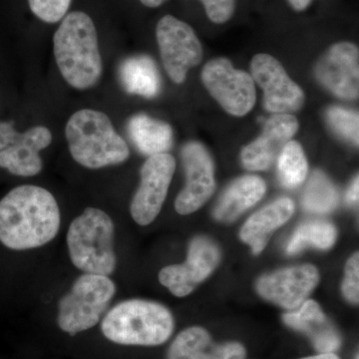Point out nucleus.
I'll return each mask as SVG.
<instances>
[{
	"label": "nucleus",
	"mask_w": 359,
	"mask_h": 359,
	"mask_svg": "<svg viewBox=\"0 0 359 359\" xmlns=\"http://www.w3.org/2000/svg\"><path fill=\"white\" fill-rule=\"evenodd\" d=\"M176 160L169 153L148 157L141 168V183L130 205L132 218L140 226L152 223L162 209L171 185Z\"/></svg>",
	"instance_id": "9"
},
{
	"label": "nucleus",
	"mask_w": 359,
	"mask_h": 359,
	"mask_svg": "<svg viewBox=\"0 0 359 359\" xmlns=\"http://www.w3.org/2000/svg\"><path fill=\"white\" fill-rule=\"evenodd\" d=\"M266 186L257 176L238 178L226 188L215 208L214 217L218 221L231 223L263 199Z\"/></svg>",
	"instance_id": "20"
},
{
	"label": "nucleus",
	"mask_w": 359,
	"mask_h": 359,
	"mask_svg": "<svg viewBox=\"0 0 359 359\" xmlns=\"http://www.w3.org/2000/svg\"><path fill=\"white\" fill-rule=\"evenodd\" d=\"M65 136L73 159L87 169H102L128 160V145L101 111L75 112L66 124Z\"/></svg>",
	"instance_id": "3"
},
{
	"label": "nucleus",
	"mask_w": 359,
	"mask_h": 359,
	"mask_svg": "<svg viewBox=\"0 0 359 359\" xmlns=\"http://www.w3.org/2000/svg\"><path fill=\"white\" fill-rule=\"evenodd\" d=\"M205 9L208 18L214 23L226 22L235 13L236 0H200Z\"/></svg>",
	"instance_id": "29"
},
{
	"label": "nucleus",
	"mask_w": 359,
	"mask_h": 359,
	"mask_svg": "<svg viewBox=\"0 0 359 359\" xmlns=\"http://www.w3.org/2000/svg\"><path fill=\"white\" fill-rule=\"evenodd\" d=\"M186 185L175 202L180 215L198 211L210 199L216 188L214 163L207 149L199 142H189L181 152Z\"/></svg>",
	"instance_id": "11"
},
{
	"label": "nucleus",
	"mask_w": 359,
	"mask_h": 359,
	"mask_svg": "<svg viewBox=\"0 0 359 359\" xmlns=\"http://www.w3.org/2000/svg\"><path fill=\"white\" fill-rule=\"evenodd\" d=\"M278 178L285 188H297L304 183L308 175L309 165L301 144L287 142L278 158Z\"/></svg>",
	"instance_id": "25"
},
{
	"label": "nucleus",
	"mask_w": 359,
	"mask_h": 359,
	"mask_svg": "<svg viewBox=\"0 0 359 359\" xmlns=\"http://www.w3.org/2000/svg\"><path fill=\"white\" fill-rule=\"evenodd\" d=\"M202 81L212 98L226 113L247 115L257 101L256 84L252 75L236 69L229 59H212L204 66Z\"/></svg>",
	"instance_id": "7"
},
{
	"label": "nucleus",
	"mask_w": 359,
	"mask_h": 359,
	"mask_svg": "<svg viewBox=\"0 0 359 359\" xmlns=\"http://www.w3.org/2000/svg\"><path fill=\"white\" fill-rule=\"evenodd\" d=\"M337 238L334 224L323 221H311L297 229L287 245V254L294 255L306 247L327 250L332 248Z\"/></svg>",
	"instance_id": "23"
},
{
	"label": "nucleus",
	"mask_w": 359,
	"mask_h": 359,
	"mask_svg": "<svg viewBox=\"0 0 359 359\" xmlns=\"http://www.w3.org/2000/svg\"><path fill=\"white\" fill-rule=\"evenodd\" d=\"M320 280L318 269L311 264L280 269L262 276L257 282L259 294L283 309L301 306Z\"/></svg>",
	"instance_id": "14"
},
{
	"label": "nucleus",
	"mask_w": 359,
	"mask_h": 359,
	"mask_svg": "<svg viewBox=\"0 0 359 359\" xmlns=\"http://www.w3.org/2000/svg\"><path fill=\"white\" fill-rule=\"evenodd\" d=\"M339 193L323 172H314L302 195V207L316 214H327L339 205Z\"/></svg>",
	"instance_id": "24"
},
{
	"label": "nucleus",
	"mask_w": 359,
	"mask_h": 359,
	"mask_svg": "<svg viewBox=\"0 0 359 359\" xmlns=\"http://www.w3.org/2000/svg\"><path fill=\"white\" fill-rule=\"evenodd\" d=\"M316 80L330 93L344 100L359 94V50L351 42L332 45L316 63Z\"/></svg>",
	"instance_id": "13"
},
{
	"label": "nucleus",
	"mask_w": 359,
	"mask_h": 359,
	"mask_svg": "<svg viewBox=\"0 0 359 359\" xmlns=\"http://www.w3.org/2000/svg\"><path fill=\"white\" fill-rule=\"evenodd\" d=\"M313 0H289L290 6L297 11H304L308 8Z\"/></svg>",
	"instance_id": "32"
},
{
	"label": "nucleus",
	"mask_w": 359,
	"mask_h": 359,
	"mask_svg": "<svg viewBox=\"0 0 359 359\" xmlns=\"http://www.w3.org/2000/svg\"><path fill=\"white\" fill-rule=\"evenodd\" d=\"M20 132L14 128L13 122H0V151L11 146L18 138Z\"/></svg>",
	"instance_id": "30"
},
{
	"label": "nucleus",
	"mask_w": 359,
	"mask_h": 359,
	"mask_svg": "<svg viewBox=\"0 0 359 359\" xmlns=\"http://www.w3.org/2000/svg\"><path fill=\"white\" fill-rule=\"evenodd\" d=\"M142 4L148 7H158L164 4L166 0H140Z\"/></svg>",
	"instance_id": "34"
},
{
	"label": "nucleus",
	"mask_w": 359,
	"mask_h": 359,
	"mask_svg": "<svg viewBox=\"0 0 359 359\" xmlns=\"http://www.w3.org/2000/svg\"><path fill=\"white\" fill-rule=\"evenodd\" d=\"M127 132L137 150L148 156L164 154L173 146V130L168 123L146 114L132 116Z\"/></svg>",
	"instance_id": "21"
},
{
	"label": "nucleus",
	"mask_w": 359,
	"mask_h": 359,
	"mask_svg": "<svg viewBox=\"0 0 359 359\" xmlns=\"http://www.w3.org/2000/svg\"><path fill=\"white\" fill-rule=\"evenodd\" d=\"M114 231L109 215L96 208H87L68 230L72 264L85 273L110 276L116 268Z\"/></svg>",
	"instance_id": "5"
},
{
	"label": "nucleus",
	"mask_w": 359,
	"mask_h": 359,
	"mask_svg": "<svg viewBox=\"0 0 359 359\" xmlns=\"http://www.w3.org/2000/svg\"><path fill=\"white\" fill-rule=\"evenodd\" d=\"M119 78L123 89L131 95L154 98L161 91V76L155 61L150 56L136 55L120 65Z\"/></svg>",
	"instance_id": "22"
},
{
	"label": "nucleus",
	"mask_w": 359,
	"mask_h": 359,
	"mask_svg": "<svg viewBox=\"0 0 359 359\" xmlns=\"http://www.w3.org/2000/svg\"><path fill=\"white\" fill-rule=\"evenodd\" d=\"M60 228L55 198L39 186L16 187L0 201V242L25 250L48 244Z\"/></svg>",
	"instance_id": "1"
},
{
	"label": "nucleus",
	"mask_w": 359,
	"mask_h": 359,
	"mask_svg": "<svg viewBox=\"0 0 359 359\" xmlns=\"http://www.w3.org/2000/svg\"><path fill=\"white\" fill-rule=\"evenodd\" d=\"M156 37L168 76L174 83H184L189 70L199 65L204 56L193 28L173 15H166L158 22Z\"/></svg>",
	"instance_id": "8"
},
{
	"label": "nucleus",
	"mask_w": 359,
	"mask_h": 359,
	"mask_svg": "<svg viewBox=\"0 0 359 359\" xmlns=\"http://www.w3.org/2000/svg\"><path fill=\"white\" fill-rule=\"evenodd\" d=\"M327 124L335 134L340 138L348 141L353 145L358 146L359 138V117L358 112L344 109V108L334 106L328 108L327 114Z\"/></svg>",
	"instance_id": "26"
},
{
	"label": "nucleus",
	"mask_w": 359,
	"mask_h": 359,
	"mask_svg": "<svg viewBox=\"0 0 359 359\" xmlns=\"http://www.w3.org/2000/svg\"><path fill=\"white\" fill-rule=\"evenodd\" d=\"M219 257L218 247L211 240L194 238L185 263L163 269L159 273L160 283L176 297H186L211 275L219 264Z\"/></svg>",
	"instance_id": "12"
},
{
	"label": "nucleus",
	"mask_w": 359,
	"mask_h": 359,
	"mask_svg": "<svg viewBox=\"0 0 359 359\" xmlns=\"http://www.w3.org/2000/svg\"><path fill=\"white\" fill-rule=\"evenodd\" d=\"M294 212V204L290 198H280L255 212L241 231L243 242L252 248L255 255L261 254L276 229L287 223Z\"/></svg>",
	"instance_id": "19"
},
{
	"label": "nucleus",
	"mask_w": 359,
	"mask_h": 359,
	"mask_svg": "<svg viewBox=\"0 0 359 359\" xmlns=\"http://www.w3.org/2000/svg\"><path fill=\"white\" fill-rule=\"evenodd\" d=\"M342 292L347 301L358 304L359 299V257L358 252L354 254L347 262L346 276L342 283Z\"/></svg>",
	"instance_id": "28"
},
{
	"label": "nucleus",
	"mask_w": 359,
	"mask_h": 359,
	"mask_svg": "<svg viewBox=\"0 0 359 359\" xmlns=\"http://www.w3.org/2000/svg\"><path fill=\"white\" fill-rule=\"evenodd\" d=\"M115 292V283L107 276H79L59 302V327L67 334H76L95 327Z\"/></svg>",
	"instance_id": "6"
},
{
	"label": "nucleus",
	"mask_w": 359,
	"mask_h": 359,
	"mask_svg": "<svg viewBox=\"0 0 359 359\" xmlns=\"http://www.w3.org/2000/svg\"><path fill=\"white\" fill-rule=\"evenodd\" d=\"M51 142L52 134L47 127H32L18 134L11 146L0 151V167L15 176H36L43 167L39 152Z\"/></svg>",
	"instance_id": "16"
},
{
	"label": "nucleus",
	"mask_w": 359,
	"mask_h": 359,
	"mask_svg": "<svg viewBox=\"0 0 359 359\" xmlns=\"http://www.w3.org/2000/svg\"><path fill=\"white\" fill-rule=\"evenodd\" d=\"M250 71L254 81L263 89L264 107L269 112L292 114L304 106V92L273 56L257 54L250 63Z\"/></svg>",
	"instance_id": "10"
},
{
	"label": "nucleus",
	"mask_w": 359,
	"mask_h": 359,
	"mask_svg": "<svg viewBox=\"0 0 359 359\" xmlns=\"http://www.w3.org/2000/svg\"><path fill=\"white\" fill-rule=\"evenodd\" d=\"M244 346L238 342L215 344L207 330L190 327L170 346L167 359H245Z\"/></svg>",
	"instance_id": "17"
},
{
	"label": "nucleus",
	"mask_w": 359,
	"mask_h": 359,
	"mask_svg": "<svg viewBox=\"0 0 359 359\" xmlns=\"http://www.w3.org/2000/svg\"><path fill=\"white\" fill-rule=\"evenodd\" d=\"M356 359H358V356H356Z\"/></svg>",
	"instance_id": "35"
},
{
	"label": "nucleus",
	"mask_w": 359,
	"mask_h": 359,
	"mask_svg": "<svg viewBox=\"0 0 359 359\" xmlns=\"http://www.w3.org/2000/svg\"><path fill=\"white\" fill-rule=\"evenodd\" d=\"M302 359H339V358L334 353H320L318 355L309 356V358Z\"/></svg>",
	"instance_id": "33"
},
{
	"label": "nucleus",
	"mask_w": 359,
	"mask_h": 359,
	"mask_svg": "<svg viewBox=\"0 0 359 359\" xmlns=\"http://www.w3.org/2000/svg\"><path fill=\"white\" fill-rule=\"evenodd\" d=\"M54 57L61 75L77 90L92 88L103 72L95 25L90 16L74 11L65 16L53 37Z\"/></svg>",
	"instance_id": "2"
},
{
	"label": "nucleus",
	"mask_w": 359,
	"mask_h": 359,
	"mask_svg": "<svg viewBox=\"0 0 359 359\" xmlns=\"http://www.w3.org/2000/svg\"><path fill=\"white\" fill-rule=\"evenodd\" d=\"M358 177L353 180V184L348 188L346 194V201L348 204L355 205L358 202Z\"/></svg>",
	"instance_id": "31"
},
{
	"label": "nucleus",
	"mask_w": 359,
	"mask_h": 359,
	"mask_svg": "<svg viewBox=\"0 0 359 359\" xmlns=\"http://www.w3.org/2000/svg\"><path fill=\"white\" fill-rule=\"evenodd\" d=\"M173 330L169 309L143 299L120 302L106 314L101 325L106 339L123 346H160L170 339Z\"/></svg>",
	"instance_id": "4"
},
{
	"label": "nucleus",
	"mask_w": 359,
	"mask_h": 359,
	"mask_svg": "<svg viewBox=\"0 0 359 359\" xmlns=\"http://www.w3.org/2000/svg\"><path fill=\"white\" fill-rule=\"evenodd\" d=\"M72 0H28L33 14L47 23L62 20Z\"/></svg>",
	"instance_id": "27"
},
{
	"label": "nucleus",
	"mask_w": 359,
	"mask_h": 359,
	"mask_svg": "<svg viewBox=\"0 0 359 359\" xmlns=\"http://www.w3.org/2000/svg\"><path fill=\"white\" fill-rule=\"evenodd\" d=\"M283 320L289 327L308 334L320 353H334L340 346L339 332L316 302H304L299 311L285 313Z\"/></svg>",
	"instance_id": "18"
},
{
	"label": "nucleus",
	"mask_w": 359,
	"mask_h": 359,
	"mask_svg": "<svg viewBox=\"0 0 359 359\" xmlns=\"http://www.w3.org/2000/svg\"><path fill=\"white\" fill-rule=\"evenodd\" d=\"M297 117L292 114H273L264 123L257 140L242 151V163L250 171H266L282 152L283 148L299 130Z\"/></svg>",
	"instance_id": "15"
}]
</instances>
